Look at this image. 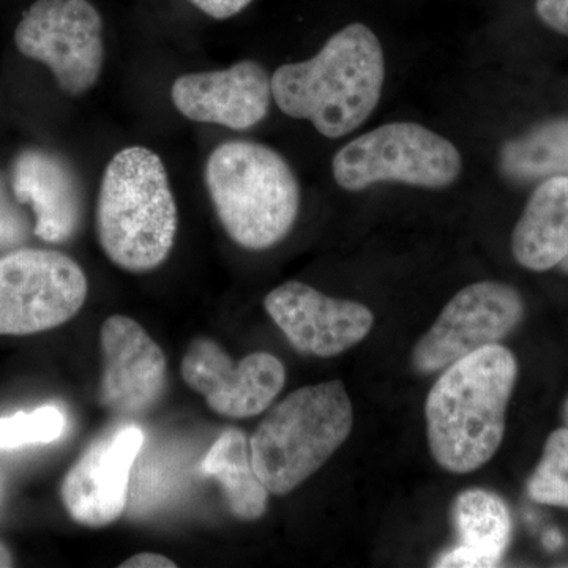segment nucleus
Listing matches in <instances>:
<instances>
[{"instance_id":"nucleus-1","label":"nucleus","mask_w":568,"mask_h":568,"mask_svg":"<svg viewBox=\"0 0 568 568\" xmlns=\"http://www.w3.org/2000/svg\"><path fill=\"white\" fill-rule=\"evenodd\" d=\"M386 59L376 33L353 22L334 33L312 59L284 63L272 74L276 106L336 140L364 125L376 110Z\"/></svg>"},{"instance_id":"nucleus-2","label":"nucleus","mask_w":568,"mask_h":568,"mask_svg":"<svg viewBox=\"0 0 568 568\" xmlns=\"http://www.w3.org/2000/svg\"><path fill=\"white\" fill-rule=\"evenodd\" d=\"M518 377L515 355L500 345L447 366L426 398V435L437 465L469 474L495 457L506 433Z\"/></svg>"},{"instance_id":"nucleus-3","label":"nucleus","mask_w":568,"mask_h":568,"mask_svg":"<svg viewBox=\"0 0 568 568\" xmlns=\"http://www.w3.org/2000/svg\"><path fill=\"white\" fill-rule=\"evenodd\" d=\"M95 223L103 253L122 271L148 274L168 260L179 213L159 153L130 145L112 156L100 183Z\"/></svg>"},{"instance_id":"nucleus-4","label":"nucleus","mask_w":568,"mask_h":568,"mask_svg":"<svg viewBox=\"0 0 568 568\" xmlns=\"http://www.w3.org/2000/svg\"><path fill=\"white\" fill-rule=\"evenodd\" d=\"M205 189L231 241L263 252L283 241L301 211V185L282 153L253 141L223 142L204 170Z\"/></svg>"},{"instance_id":"nucleus-5","label":"nucleus","mask_w":568,"mask_h":568,"mask_svg":"<svg viewBox=\"0 0 568 568\" xmlns=\"http://www.w3.org/2000/svg\"><path fill=\"white\" fill-rule=\"evenodd\" d=\"M353 425V403L342 381L297 388L253 433L254 473L271 495H287L345 444Z\"/></svg>"},{"instance_id":"nucleus-6","label":"nucleus","mask_w":568,"mask_h":568,"mask_svg":"<svg viewBox=\"0 0 568 568\" xmlns=\"http://www.w3.org/2000/svg\"><path fill=\"white\" fill-rule=\"evenodd\" d=\"M463 170L454 142L413 122L377 126L343 145L332 162L335 182L347 192L375 183L398 182L420 189H446Z\"/></svg>"},{"instance_id":"nucleus-7","label":"nucleus","mask_w":568,"mask_h":568,"mask_svg":"<svg viewBox=\"0 0 568 568\" xmlns=\"http://www.w3.org/2000/svg\"><path fill=\"white\" fill-rule=\"evenodd\" d=\"M88 276L69 254L17 248L0 256V335L51 331L80 313Z\"/></svg>"},{"instance_id":"nucleus-8","label":"nucleus","mask_w":568,"mask_h":568,"mask_svg":"<svg viewBox=\"0 0 568 568\" xmlns=\"http://www.w3.org/2000/svg\"><path fill=\"white\" fill-rule=\"evenodd\" d=\"M22 58L47 67L70 97L91 91L104 63L103 20L89 0H36L13 36Z\"/></svg>"},{"instance_id":"nucleus-9","label":"nucleus","mask_w":568,"mask_h":568,"mask_svg":"<svg viewBox=\"0 0 568 568\" xmlns=\"http://www.w3.org/2000/svg\"><path fill=\"white\" fill-rule=\"evenodd\" d=\"M523 316L525 304L515 287L499 282L469 284L444 306L414 347V368L420 373L443 372L476 351L499 345Z\"/></svg>"},{"instance_id":"nucleus-10","label":"nucleus","mask_w":568,"mask_h":568,"mask_svg":"<svg viewBox=\"0 0 568 568\" xmlns=\"http://www.w3.org/2000/svg\"><path fill=\"white\" fill-rule=\"evenodd\" d=\"M186 386L203 395L213 413L250 418L264 413L286 383V369L275 355L253 353L234 364L222 346L197 336L182 358Z\"/></svg>"},{"instance_id":"nucleus-11","label":"nucleus","mask_w":568,"mask_h":568,"mask_svg":"<svg viewBox=\"0 0 568 568\" xmlns=\"http://www.w3.org/2000/svg\"><path fill=\"white\" fill-rule=\"evenodd\" d=\"M142 444L144 433L140 426L121 425L85 448L61 485L63 507L74 521L88 528H103L122 517Z\"/></svg>"},{"instance_id":"nucleus-12","label":"nucleus","mask_w":568,"mask_h":568,"mask_svg":"<svg viewBox=\"0 0 568 568\" xmlns=\"http://www.w3.org/2000/svg\"><path fill=\"white\" fill-rule=\"evenodd\" d=\"M265 312L298 353L334 357L372 332L368 306L325 295L301 282L275 287L264 298Z\"/></svg>"},{"instance_id":"nucleus-13","label":"nucleus","mask_w":568,"mask_h":568,"mask_svg":"<svg viewBox=\"0 0 568 568\" xmlns=\"http://www.w3.org/2000/svg\"><path fill=\"white\" fill-rule=\"evenodd\" d=\"M103 373L100 403L121 417L148 413L162 398L168 365L162 347L129 316L108 317L100 332Z\"/></svg>"},{"instance_id":"nucleus-14","label":"nucleus","mask_w":568,"mask_h":568,"mask_svg":"<svg viewBox=\"0 0 568 568\" xmlns=\"http://www.w3.org/2000/svg\"><path fill=\"white\" fill-rule=\"evenodd\" d=\"M272 99V77L254 61L182 74L171 88V100L183 118L230 130H248L263 122Z\"/></svg>"},{"instance_id":"nucleus-15","label":"nucleus","mask_w":568,"mask_h":568,"mask_svg":"<svg viewBox=\"0 0 568 568\" xmlns=\"http://www.w3.org/2000/svg\"><path fill=\"white\" fill-rule=\"evenodd\" d=\"M11 189L18 203L31 207L33 233L41 241L62 244L77 234L82 220L80 182L61 156L43 149L21 152L11 170Z\"/></svg>"},{"instance_id":"nucleus-16","label":"nucleus","mask_w":568,"mask_h":568,"mask_svg":"<svg viewBox=\"0 0 568 568\" xmlns=\"http://www.w3.org/2000/svg\"><path fill=\"white\" fill-rule=\"evenodd\" d=\"M511 253L523 267L545 272L568 253V175L545 179L529 197L511 235Z\"/></svg>"},{"instance_id":"nucleus-17","label":"nucleus","mask_w":568,"mask_h":568,"mask_svg":"<svg viewBox=\"0 0 568 568\" xmlns=\"http://www.w3.org/2000/svg\"><path fill=\"white\" fill-rule=\"evenodd\" d=\"M454 517L459 547L440 556L435 567H496L506 555L511 537L506 503L487 489H467L455 500Z\"/></svg>"},{"instance_id":"nucleus-18","label":"nucleus","mask_w":568,"mask_h":568,"mask_svg":"<svg viewBox=\"0 0 568 568\" xmlns=\"http://www.w3.org/2000/svg\"><path fill=\"white\" fill-rule=\"evenodd\" d=\"M201 473L222 485L235 518L256 521L267 510L271 493L254 473L250 443L241 429L230 428L220 435L201 463Z\"/></svg>"},{"instance_id":"nucleus-19","label":"nucleus","mask_w":568,"mask_h":568,"mask_svg":"<svg viewBox=\"0 0 568 568\" xmlns=\"http://www.w3.org/2000/svg\"><path fill=\"white\" fill-rule=\"evenodd\" d=\"M507 178L528 182L568 175V121L541 123L508 141L500 152Z\"/></svg>"},{"instance_id":"nucleus-20","label":"nucleus","mask_w":568,"mask_h":568,"mask_svg":"<svg viewBox=\"0 0 568 568\" xmlns=\"http://www.w3.org/2000/svg\"><path fill=\"white\" fill-rule=\"evenodd\" d=\"M538 504L568 508V429H556L545 443L544 455L528 484Z\"/></svg>"},{"instance_id":"nucleus-21","label":"nucleus","mask_w":568,"mask_h":568,"mask_svg":"<svg viewBox=\"0 0 568 568\" xmlns=\"http://www.w3.org/2000/svg\"><path fill=\"white\" fill-rule=\"evenodd\" d=\"M65 414L58 406H41L32 413H18L14 416L0 418V448L11 450L32 446V444H50L59 439L65 432Z\"/></svg>"},{"instance_id":"nucleus-22","label":"nucleus","mask_w":568,"mask_h":568,"mask_svg":"<svg viewBox=\"0 0 568 568\" xmlns=\"http://www.w3.org/2000/svg\"><path fill=\"white\" fill-rule=\"evenodd\" d=\"M26 233H28V223L24 216L11 204L0 183V248L21 244Z\"/></svg>"},{"instance_id":"nucleus-23","label":"nucleus","mask_w":568,"mask_h":568,"mask_svg":"<svg viewBox=\"0 0 568 568\" xmlns=\"http://www.w3.org/2000/svg\"><path fill=\"white\" fill-rule=\"evenodd\" d=\"M536 13L549 29L568 37V0H536Z\"/></svg>"},{"instance_id":"nucleus-24","label":"nucleus","mask_w":568,"mask_h":568,"mask_svg":"<svg viewBox=\"0 0 568 568\" xmlns=\"http://www.w3.org/2000/svg\"><path fill=\"white\" fill-rule=\"evenodd\" d=\"M197 10L213 20H230L242 13L253 0H190Z\"/></svg>"},{"instance_id":"nucleus-25","label":"nucleus","mask_w":568,"mask_h":568,"mask_svg":"<svg viewBox=\"0 0 568 568\" xmlns=\"http://www.w3.org/2000/svg\"><path fill=\"white\" fill-rule=\"evenodd\" d=\"M121 568H174L178 564L173 559L166 558L163 555H156V552H140L134 555L132 558L123 560Z\"/></svg>"},{"instance_id":"nucleus-26","label":"nucleus","mask_w":568,"mask_h":568,"mask_svg":"<svg viewBox=\"0 0 568 568\" xmlns=\"http://www.w3.org/2000/svg\"><path fill=\"white\" fill-rule=\"evenodd\" d=\"M13 567V555L6 544L0 541V568Z\"/></svg>"},{"instance_id":"nucleus-27","label":"nucleus","mask_w":568,"mask_h":568,"mask_svg":"<svg viewBox=\"0 0 568 568\" xmlns=\"http://www.w3.org/2000/svg\"><path fill=\"white\" fill-rule=\"evenodd\" d=\"M560 541V538L558 534H549L547 540H545V544L548 545L549 548L558 547Z\"/></svg>"},{"instance_id":"nucleus-28","label":"nucleus","mask_w":568,"mask_h":568,"mask_svg":"<svg viewBox=\"0 0 568 568\" xmlns=\"http://www.w3.org/2000/svg\"><path fill=\"white\" fill-rule=\"evenodd\" d=\"M562 418H564V424H566V428L568 429V398L566 399V403H564Z\"/></svg>"},{"instance_id":"nucleus-29","label":"nucleus","mask_w":568,"mask_h":568,"mask_svg":"<svg viewBox=\"0 0 568 568\" xmlns=\"http://www.w3.org/2000/svg\"><path fill=\"white\" fill-rule=\"evenodd\" d=\"M560 268H562L566 274H568V253L566 254V257H564L562 261H560Z\"/></svg>"}]
</instances>
